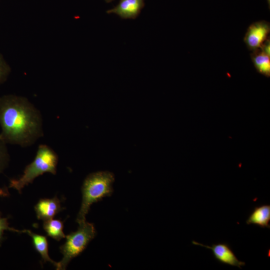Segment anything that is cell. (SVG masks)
Listing matches in <instances>:
<instances>
[{
    "instance_id": "6da1fadb",
    "label": "cell",
    "mask_w": 270,
    "mask_h": 270,
    "mask_svg": "<svg viewBox=\"0 0 270 270\" xmlns=\"http://www.w3.org/2000/svg\"><path fill=\"white\" fill-rule=\"evenodd\" d=\"M0 138L6 144L28 147L44 136L42 116L24 97L0 98Z\"/></svg>"
},
{
    "instance_id": "7a4b0ae2",
    "label": "cell",
    "mask_w": 270,
    "mask_h": 270,
    "mask_svg": "<svg viewBox=\"0 0 270 270\" xmlns=\"http://www.w3.org/2000/svg\"><path fill=\"white\" fill-rule=\"evenodd\" d=\"M114 180V174L109 172H98L86 176L82 186V202L76 220L78 224L86 222V216L93 203L111 195Z\"/></svg>"
},
{
    "instance_id": "3957f363",
    "label": "cell",
    "mask_w": 270,
    "mask_h": 270,
    "mask_svg": "<svg viewBox=\"0 0 270 270\" xmlns=\"http://www.w3.org/2000/svg\"><path fill=\"white\" fill-rule=\"evenodd\" d=\"M58 162V156L56 152L46 144H40L34 160L26 167L20 178L10 180V187L21 192L25 186L32 183L36 177L44 173L56 174Z\"/></svg>"
},
{
    "instance_id": "277c9868",
    "label": "cell",
    "mask_w": 270,
    "mask_h": 270,
    "mask_svg": "<svg viewBox=\"0 0 270 270\" xmlns=\"http://www.w3.org/2000/svg\"><path fill=\"white\" fill-rule=\"evenodd\" d=\"M78 224L76 231L66 236V241L60 247L63 258L58 262V270H65L70 260L82 252L95 236L96 232L92 224L84 222Z\"/></svg>"
},
{
    "instance_id": "5b68a950",
    "label": "cell",
    "mask_w": 270,
    "mask_h": 270,
    "mask_svg": "<svg viewBox=\"0 0 270 270\" xmlns=\"http://www.w3.org/2000/svg\"><path fill=\"white\" fill-rule=\"evenodd\" d=\"M270 25L265 20L256 22L248 28L244 40L248 48L252 51L260 49L269 38Z\"/></svg>"
},
{
    "instance_id": "8992f818",
    "label": "cell",
    "mask_w": 270,
    "mask_h": 270,
    "mask_svg": "<svg viewBox=\"0 0 270 270\" xmlns=\"http://www.w3.org/2000/svg\"><path fill=\"white\" fill-rule=\"evenodd\" d=\"M192 244L198 245L210 249L213 252L215 258L221 263L228 265L237 266L241 268V266L245 265V262L240 260L235 255L229 245L226 243L213 244L212 246L202 244L196 241H192Z\"/></svg>"
},
{
    "instance_id": "52a82bcc",
    "label": "cell",
    "mask_w": 270,
    "mask_h": 270,
    "mask_svg": "<svg viewBox=\"0 0 270 270\" xmlns=\"http://www.w3.org/2000/svg\"><path fill=\"white\" fill-rule=\"evenodd\" d=\"M144 0H120L114 8L106 13L115 14L124 19H135L144 6Z\"/></svg>"
},
{
    "instance_id": "ba28073f",
    "label": "cell",
    "mask_w": 270,
    "mask_h": 270,
    "mask_svg": "<svg viewBox=\"0 0 270 270\" xmlns=\"http://www.w3.org/2000/svg\"><path fill=\"white\" fill-rule=\"evenodd\" d=\"M34 210L38 218L44 221L52 218L62 208L59 200L56 196L40 200L35 206Z\"/></svg>"
},
{
    "instance_id": "9c48e42d",
    "label": "cell",
    "mask_w": 270,
    "mask_h": 270,
    "mask_svg": "<svg viewBox=\"0 0 270 270\" xmlns=\"http://www.w3.org/2000/svg\"><path fill=\"white\" fill-rule=\"evenodd\" d=\"M270 205L256 206L246 220L248 224L257 225L261 228H270Z\"/></svg>"
},
{
    "instance_id": "30bf717a",
    "label": "cell",
    "mask_w": 270,
    "mask_h": 270,
    "mask_svg": "<svg viewBox=\"0 0 270 270\" xmlns=\"http://www.w3.org/2000/svg\"><path fill=\"white\" fill-rule=\"evenodd\" d=\"M22 232H25L30 236L32 239L34 246L36 250L40 254L44 262H49L54 265L56 270L58 268V262H56L52 260L48 254V243L46 238L40 234L34 233L31 230H24L21 231Z\"/></svg>"
},
{
    "instance_id": "8fae6325",
    "label": "cell",
    "mask_w": 270,
    "mask_h": 270,
    "mask_svg": "<svg viewBox=\"0 0 270 270\" xmlns=\"http://www.w3.org/2000/svg\"><path fill=\"white\" fill-rule=\"evenodd\" d=\"M251 59L256 71L260 74L269 78L270 76V56L260 49L252 51Z\"/></svg>"
},
{
    "instance_id": "7c38bea8",
    "label": "cell",
    "mask_w": 270,
    "mask_h": 270,
    "mask_svg": "<svg viewBox=\"0 0 270 270\" xmlns=\"http://www.w3.org/2000/svg\"><path fill=\"white\" fill-rule=\"evenodd\" d=\"M43 227L48 236L56 240L66 238L63 232V222L59 220L52 218L44 220Z\"/></svg>"
},
{
    "instance_id": "4fadbf2b",
    "label": "cell",
    "mask_w": 270,
    "mask_h": 270,
    "mask_svg": "<svg viewBox=\"0 0 270 270\" xmlns=\"http://www.w3.org/2000/svg\"><path fill=\"white\" fill-rule=\"evenodd\" d=\"M9 160L6 144L0 138V173L4 169Z\"/></svg>"
},
{
    "instance_id": "5bb4252c",
    "label": "cell",
    "mask_w": 270,
    "mask_h": 270,
    "mask_svg": "<svg viewBox=\"0 0 270 270\" xmlns=\"http://www.w3.org/2000/svg\"><path fill=\"white\" fill-rule=\"evenodd\" d=\"M6 230L14 232H22L19 230L10 227L7 218H2L0 216V246L2 240L4 231Z\"/></svg>"
},
{
    "instance_id": "9a60e30c",
    "label": "cell",
    "mask_w": 270,
    "mask_h": 270,
    "mask_svg": "<svg viewBox=\"0 0 270 270\" xmlns=\"http://www.w3.org/2000/svg\"><path fill=\"white\" fill-rule=\"evenodd\" d=\"M10 71V67L4 61L0 56V84L5 81Z\"/></svg>"
},
{
    "instance_id": "2e32d148",
    "label": "cell",
    "mask_w": 270,
    "mask_h": 270,
    "mask_svg": "<svg viewBox=\"0 0 270 270\" xmlns=\"http://www.w3.org/2000/svg\"><path fill=\"white\" fill-rule=\"evenodd\" d=\"M260 49L264 53L270 56V40L269 38L264 42Z\"/></svg>"
},
{
    "instance_id": "e0dca14e",
    "label": "cell",
    "mask_w": 270,
    "mask_h": 270,
    "mask_svg": "<svg viewBox=\"0 0 270 270\" xmlns=\"http://www.w3.org/2000/svg\"><path fill=\"white\" fill-rule=\"evenodd\" d=\"M9 195L8 190L6 188H0V196H6Z\"/></svg>"
},
{
    "instance_id": "ac0fdd59",
    "label": "cell",
    "mask_w": 270,
    "mask_h": 270,
    "mask_svg": "<svg viewBox=\"0 0 270 270\" xmlns=\"http://www.w3.org/2000/svg\"><path fill=\"white\" fill-rule=\"evenodd\" d=\"M104 0L106 1V2H110L114 0Z\"/></svg>"
}]
</instances>
